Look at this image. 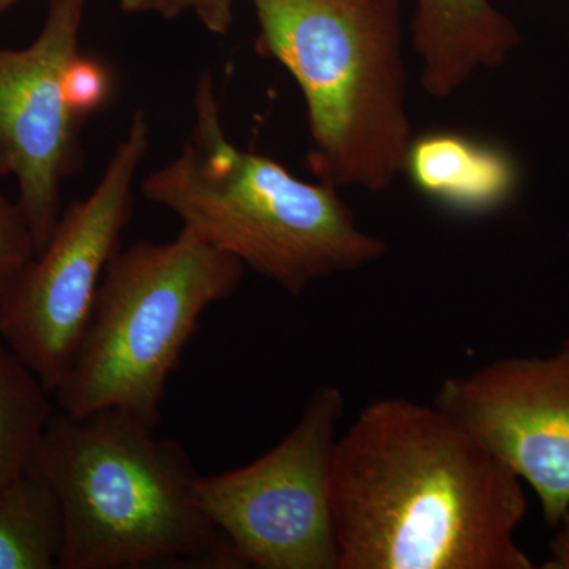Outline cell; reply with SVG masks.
<instances>
[{
  "label": "cell",
  "mask_w": 569,
  "mask_h": 569,
  "mask_svg": "<svg viewBox=\"0 0 569 569\" xmlns=\"http://www.w3.org/2000/svg\"><path fill=\"white\" fill-rule=\"evenodd\" d=\"M339 569H533L516 541L526 490L436 403L387 397L337 438Z\"/></svg>",
  "instance_id": "obj_1"
},
{
  "label": "cell",
  "mask_w": 569,
  "mask_h": 569,
  "mask_svg": "<svg viewBox=\"0 0 569 569\" xmlns=\"http://www.w3.org/2000/svg\"><path fill=\"white\" fill-rule=\"evenodd\" d=\"M157 427L126 408L52 415L37 462L61 501L59 569H242L198 507L186 449Z\"/></svg>",
  "instance_id": "obj_2"
},
{
  "label": "cell",
  "mask_w": 569,
  "mask_h": 569,
  "mask_svg": "<svg viewBox=\"0 0 569 569\" xmlns=\"http://www.w3.org/2000/svg\"><path fill=\"white\" fill-rule=\"evenodd\" d=\"M220 118L212 74L203 71L186 144L142 182L149 201L295 296L387 253V242L356 223L339 189L302 181L271 157L238 148Z\"/></svg>",
  "instance_id": "obj_3"
},
{
  "label": "cell",
  "mask_w": 569,
  "mask_h": 569,
  "mask_svg": "<svg viewBox=\"0 0 569 569\" xmlns=\"http://www.w3.org/2000/svg\"><path fill=\"white\" fill-rule=\"evenodd\" d=\"M250 2L258 51L282 63L305 96L318 181L387 190L413 140L400 0Z\"/></svg>",
  "instance_id": "obj_4"
},
{
  "label": "cell",
  "mask_w": 569,
  "mask_h": 569,
  "mask_svg": "<svg viewBox=\"0 0 569 569\" xmlns=\"http://www.w3.org/2000/svg\"><path fill=\"white\" fill-rule=\"evenodd\" d=\"M246 266L182 227L173 241L119 249L91 320L52 392L71 417L126 408L160 425L171 373L206 309L231 298Z\"/></svg>",
  "instance_id": "obj_5"
},
{
  "label": "cell",
  "mask_w": 569,
  "mask_h": 569,
  "mask_svg": "<svg viewBox=\"0 0 569 569\" xmlns=\"http://www.w3.org/2000/svg\"><path fill=\"white\" fill-rule=\"evenodd\" d=\"M346 395L318 387L276 445L236 470L200 475L194 498L242 568L339 569L329 477Z\"/></svg>",
  "instance_id": "obj_6"
},
{
  "label": "cell",
  "mask_w": 569,
  "mask_h": 569,
  "mask_svg": "<svg viewBox=\"0 0 569 569\" xmlns=\"http://www.w3.org/2000/svg\"><path fill=\"white\" fill-rule=\"evenodd\" d=\"M151 146V123L134 112L100 182L67 206L50 242L0 301V337L54 392L91 320L97 293L132 217L134 176Z\"/></svg>",
  "instance_id": "obj_7"
},
{
  "label": "cell",
  "mask_w": 569,
  "mask_h": 569,
  "mask_svg": "<svg viewBox=\"0 0 569 569\" xmlns=\"http://www.w3.org/2000/svg\"><path fill=\"white\" fill-rule=\"evenodd\" d=\"M88 0H50L29 47L0 48V174L13 176L37 254L62 216V186L82 170L84 121L63 99L62 77L77 54Z\"/></svg>",
  "instance_id": "obj_8"
},
{
  "label": "cell",
  "mask_w": 569,
  "mask_h": 569,
  "mask_svg": "<svg viewBox=\"0 0 569 569\" xmlns=\"http://www.w3.org/2000/svg\"><path fill=\"white\" fill-rule=\"evenodd\" d=\"M433 403L530 486L556 529L569 508V336L553 353L448 377Z\"/></svg>",
  "instance_id": "obj_9"
},
{
  "label": "cell",
  "mask_w": 569,
  "mask_h": 569,
  "mask_svg": "<svg viewBox=\"0 0 569 569\" xmlns=\"http://www.w3.org/2000/svg\"><path fill=\"white\" fill-rule=\"evenodd\" d=\"M411 43L429 96L445 99L520 44L515 22L490 0H415Z\"/></svg>",
  "instance_id": "obj_10"
},
{
  "label": "cell",
  "mask_w": 569,
  "mask_h": 569,
  "mask_svg": "<svg viewBox=\"0 0 569 569\" xmlns=\"http://www.w3.org/2000/svg\"><path fill=\"white\" fill-rule=\"evenodd\" d=\"M402 173L430 200L466 213L496 211L518 187V170L507 152L456 132L411 140Z\"/></svg>",
  "instance_id": "obj_11"
},
{
  "label": "cell",
  "mask_w": 569,
  "mask_h": 569,
  "mask_svg": "<svg viewBox=\"0 0 569 569\" xmlns=\"http://www.w3.org/2000/svg\"><path fill=\"white\" fill-rule=\"evenodd\" d=\"M61 501L39 462L0 490V569L58 568Z\"/></svg>",
  "instance_id": "obj_12"
},
{
  "label": "cell",
  "mask_w": 569,
  "mask_h": 569,
  "mask_svg": "<svg viewBox=\"0 0 569 569\" xmlns=\"http://www.w3.org/2000/svg\"><path fill=\"white\" fill-rule=\"evenodd\" d=\"M51 392L0 342V490L36 462L52 415Z\"/></svg>",
  "instance_id": "obj_13"
},
{
  "label": "cell",
  "mask_w": 569,
  "mask_h": 569,
  "mask_svg": "<svg viewBox=\"0 0 569 569\" xmlns=\"http://www.w3.org/2000/svg\"><path fill=\"white\" fill-rule=\"evenodd\" d=\"M37 257L31 227L20 204L0 193V301Z\"/></svg>",
  "instance_id": "obj_14"
},
{
  "label": "cell",
  "mask_w": 569,
  "mask_h": 569,
  "mask_svg": "<svg viewBox=\"0 0 569 569\" xmlns=\"http://www.w3.org/2000/svg\"><path fill=\"white\" fill-rule=\"evenodd\" d=\"M62 91L70 110L86 121L110 97V71L97 59L78 51L63 70Z\"/></svg>",
  "instance_id": "obj_15"
},
{
  "label": "cell",
  "mask_w": 569,
  "mask_h": 569,
  "mask_svg": "<svg viewBox=\"0 0 569 569\" xmlns=\"http://www.w3.org/2000/svg\"><path fill=\"white\" fill-rule=\"evenodd\" d=\"M234 0H121L127 14L153 13L164 20H176L186 11H193L209 32L227 36L233 24Z\"/></svg>",
  "instance_id": "obj_16"
},
{
  "label": "cell",
  "mask_w": 569,
  "mask_h": 569,
  "mask_svg": "<svg viewBox=\"0 0 569 569\" xmlns=\"http://www.w3.org/2000/svg\"><path fill=\"white\" fill-rule=\"evenodd\" d=\"M556 533L549 541V557L545 569H569V508L557 523Z\"/></svg>",
  "instance_id": "obj_17"
},
{
  "label": "cell",
  "mask_w": 569,
  "mask_h": 569,
  "mask_svg": "<svg viewBox=\"0 0 569 569\" xmlns=\"http://www.w3.org/2000/svg\"><path fill=\"white\" fill-rule=\"evenodd\" d=\"M20 2L21 0H0V17Z\"/></svg>",
  "instance_id": "obj_18"
}]
</instances>
